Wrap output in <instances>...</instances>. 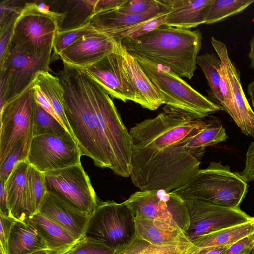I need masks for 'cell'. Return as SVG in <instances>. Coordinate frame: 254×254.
Instances as JSON below:
<instances>
[{
	"instance_id": "1",
	"label": "cell",
	"mask_w": 254,
	"mask_h": 254,
	"mask_svg": "<svg viewBox=\"0 0 254 254\" xmlns=\"http://www.w3.org/2000/svg\"><path fill=\"white\" fill-rule=\"evenodd\" d=\"M65 115L82 155L123 177L131 173L132 143L110 96L80 70L64 64L58 73Z\"/></svg>"
},
{
	"instance_id": "2",
	"label": "cell",
	"mask_w": 254,
	"mask_h": 254,
	"mask_svg": "<svg viewBox=\"0 0 254 254\" xmlns=\"http://www.w3.org/2000/svg\"><path fill=\"white\" fill-rule=\"evenodd\" d=\"M207 123L163 112L131 128L133 184L140 190L170 191L191 180L204 154L188 151L185 145Z\"/></svg>"
},
{
	"instance_id": "3",
	"label": "cell",
	"mask_w": 254,
	"mask_h": 254,
	"mask_svg": "<svg viewBox=\"0 0 254 254\" xmlns=\"http://www.w3.org/2000/svg\"><path fill=\"white\" fill-rule=\"evenodd\" d=\"M202 40L199 29L162 26L134 39H123L121 43L131 55L162 64L181 78L191 79L197 69Z\"/></svg>"
},
{
	"instance_id": "4",
	"label": "cell",
	"mask_w": 254,
	"mask_h": 254,
	"mask_svg": "<svg viewBox=\"0 0 254 254\" xmlns=\"http://www.w3.org/2000/svg\"><path fill=\"white\" fill-rule=\"evenodd\" d=\"M132 56L161 94L166 105L163 112L197 120L224 110L221 106L196 91L168 67L137 55Z\"/></svg>"
},
{
	"instance_id": "5",
	"label": "cell",
	"mask_w": 254,
	"mask_h": 254,
	"mask_svg": "<svg viewBox=\"0 0 254 254\" xmlns=\"http://www.w3.org/2000/svg\"><path fill=\"white\" fill-rule=\"evenodd\" d=\"M247 182L228 165L212 162L189 182L172 190L182 199H194L216 205L239 207L247 192Z\"/></svg>"
},
{
	"instance_id": "6",
	"label": "cell",
	"mask_w": 254,
	"mask_h": 254,
	"mask_svg": "<svg viewBox=\"0 0 254 254\" xmlns=\"http://www.w3.org/2000/svg\"><path fill=\"white\" fill-rule=\"evenodd\" d=\"M65 16L42 10L36 3H26L14 25L12 45L33 55L53 49Z\"/></svg>"
},
{
	"instance_id": "7",
	"label": "cell",
	"mask_w": 254,
	"mask_h": 254,
	"mask_svg": "<svg viewBox=\"0 0 254 254\" xmlns=\"http://www.w3.org/2000/svg\"><path fill=\"white\" fill-rule=\"evenodd\" d=\"M47 192L74 210L90 217L98 200L81 164L44 173Z\"/></svg>"
},
{
	"instance_id": "8",
	"label": "cell",
	"mask_w": 254,
	"mask_h": 254,
	"mask_svg": "<svg viewBox=\"0 0 254 254\" xmlns=\"http://www.w3.org/2000/svg\"><path fill=\"white\" fill-rule=\"evenodd\" d=\"M34 82L0 111V164L19 141L29 151L33 137Z\"/></svg>"
},
{
	"instance_id": "9",
	"label": "cell",
	"mask_w": 254,
	"mask_h": 254,
	"mask_svg": "<svg viewBox=\"0 0 254 254\" xmlns=\"http://www.w3.org/2000/svg\"><path fill=\"white\" fill-rule=\"evenodd\" d=\"M123 203L134 217L161 220L181 228L186 233L189 229V215L184 200L172 191L140 190Z\"/></svg>"
},
{
	"instance_id": "10",
	"label": "cell",
	"mask_w": 254,
	"mask_h": 254,
	"mask_svg": "<svg viewBox=\"0 0 254 254\" xmlns=\"http://www.w3.org/2000/svg\"><path fill=\"white\" fill-rule=\"evenodd\" d=\"M134 218L123 203L98 201L89 217L86 235L116 248L134 236Z\"/></svg>"
},
{
	"instance_id": "11",
	"label": "cell",
	"mask_w": 254,
	"mask_h": 254,
	"mask_svg": "<svg viewBox=\"0 0 254 254\" xmlns=\"http://www.w3.org/2000/svg\"><path fill=\"white\" fill-rule=\"evenodd\" d=\"M211 44L221 60L229 89L222 96L221 106L246 135L254 139V112L243 89L239 71L231 60L226 45L211 37Z\"/></svg>"
},
{
	"instance_id": "12",
	"label": "cell",
	"mask_w": 254,
	"mask_h": 254,
	"mask_svg": "<svg viewBox=\"0 0 254 254\" xmlns=\"http://www.w3.org/2000/svg\"><path fill=\"white\" fill-rule=\"evenodd\" d=\"M190 226L186 234L193 240L200 236L254 220L239 207L220 206L194 199H185Z\"/></svg>"
},
{
	"instance_id": "13",
	"label": "cell",
	"mask_w": 254,
	"mask_h": 254,
	"mask_svg": "<svg viewBox=\"0 0 254 254\" xmlns=\"http://www.w3.org/2000/svg\"><path fill=\"white\" fill-rule=\"evenodd\" d=\"M79 70L101 85L111 97L136 103V90L125 64L121 42L115 51Z\"/></svg>"
},
{
	"instance_id": "14",
	"label": "cell",
	"mask_w": 254,
	"mask_h": 254,
	"mask_svg": "<svg viewBox=\"0 0 254 254\" xmlns=\"http://www.w3.org/2000/svg\"><path fill=\"white\" fill-rule=\"evenodd\" d=\"M81 155L75 140L45 134L33 137L26 160L44 173L79 164Z\"/></svg>"
},
{
	"instance_id": "15",
	"label": "cell",
	"mask_w": 254,
	"mask_h": 254,
	"mask_svg": "<svg viewBox=\"0 0 254 254\" xmlns=\"http://www.w3.org/2000/svg\"><path fill=\"white\" fill-rule=\"evenodd\" d=\"M52 50L33 55L12 44L8 57L0 69L7 80L5 104L26 89L34 81L38 72L49 71Z\"/></svg>"
},
{
	"instance_id": "16",
	"label": "cell",
	"mask_w": 254,
	"mask_h": 254,
	"mask_svg": "<svg viewBox=\"0 0 254 254\" xmlns=\"http://www.w3.org/2000/svg\"><path fill=\"white\" fill-rule=\"evenodd\" d=\"M120 42L98 31L84 35L59 56L64 64L81 69L115 51Z\"/></svg>"
},
{
	"instance_id": "17",
	"label": "cell",
	"mask_w": 254,
	"mask_h": 254,
	"mask_svg": "<svg viewBox=\"0 0 254 254\" xmlns=\"http://www.w3.org/2000/svg\"><path fill=\"white\" fill-rule=\"evenodd\" d=\"M167 7L165 26L190 29L205 24L214 0H164Z\"/></svg>"
},
{
	"instance_id": "18",
	"label": "cell",
	"mask_w": 254,
	"mask_h": 254,
	"mask_svg": "<svg viewBox=\"0 0 254 254\" xmlns=\"http://www.w3.org/2000/svg\"><path fill=\"white\" fill-rule=\"evenodd\" d=\"M38 212L63 227L78 239L86 236L90 217L74 210L50 193L47 192L45 194Z\"/></svg>"
},
{
	"instance_id": "19",
	"label": "cell",
	"mask_w": 254,
	"mask_h": 254,
	"mask_svg": "<svg viewBox=\"0 0 254 254\" xmlns=\"http://www.w3.org/2000/svg\"><path fill=\"white\" fill-rule=\"evenodd\" d=\"M125 64L136 92V103L143 108L154 111L164 104L163 99L152 81L145 73L136 59L122 45Z\"/></svg>"
},
{
	"instance_id": "20",
	"label": "cell",
	"mask_w": 254,
	"mask_h": 254,
	"mask_svg": "<svg viewBox=\"0 0 254 254\" xmlns=\"http://www.w3.org/2000/svg\"><path fill=\"white\" fill-rule=\"evenodd\" d=\"M134 218L135 231L133 238L156 245L175 244L190 239L181 228L164 221L141 217Z\"/></svg>"
},
{
	"instance_id": "21",
	"label": "cell",
	"mask_w": 254,
	"mask_h": 254,
	"mask_svg": "<svg viewBox=\"0 0 254 254\" xmlns=\"http://www.w3.org/2000/svg\"><path fill=\"white\" fill-rule=\"evenodd\" d=\"M29 164L19 162L5 184L12 218L27 222L30 217L27 204L26 177Z\"/></svg>"
},
{
	"instance_id": "22",
	"label": "cell",
	"mask_w": 254,
	"mask_h": 254,
	"mask_svg": "<svg viewBox=\"0 0 254 254\" xmlns=\"http://www.w3.org/2000/svg\"><path fill=\"white\" fill-rule=\"evenodd\" d=\"M204 248L195 246L190 239L175 244L156 245L132 237L117 246L112 254H202Z\"/></svg>"
},
{
	"instance_id": "23",
	"label": "cell",
	"mask_w": 254,
	"mask_h": 254,
	"mask_svg": "<svg viewBox=\"0 0 254 254\" xmlns=\"http://www.w3.org/2000/svg\"><path fill=\"white\" fill-rule=\"evenodd\" d=\"M159 14H132L123 12L118 7L91 14L85 20L88 21L95 30L110 35L117 30L137 24Z\"/></svg>"
},
{
	"instance_id": "24",
	"label": "cell",
	"mask_w": 254,
	"mask_h": 254,
	"mask_svg": "<svg viewBox=\"0 0 254 254\" xmlns=\"http://www.w3.org/2000/svg\"><path fill=\"white\" fill-rule=\"evenodd\" d=\"M49 249L37 229L29 222L16 221L8 241V254H29Z\"/></svg>"
},
{
	"instance_id": "25",
	"label": "cell",
	"mask_w": 254,
	"mask_h": 254,
	"mask_svg": "<svg viewBox=\"0 0 254 254\" xmlns=\"http://www.w3.org/2000/svg\"><path fill=\"white\" fill-rule=\"evenodd\" d=\"M34 82L46 96L60 122L74 138L65 115L64 105V91L59 78L49 71H41L37 74Z\"/></svg>"
},
{
	"instance_id": "26",
	"label": "cell",
	"mask_w": 254,
	"mask_h": 254,
	"mask_svg": "<svg viewBox=\"0 0 254 254\" xmlns=\"http://www.w3.org/2000/svg\"><path fill=\"white\" fill-rule=\"evenodd\" d=\"M27 222L37 229L49 249L58 248L81 240L39 212L31 216Z\"/></svg>"
},
{
	"instance_id": "27",
	"label": "cell",
	"mask_w": 254,
	"mask_h": 254,
	"mask_svg": "<svg viewBox=\"0 0 254 254\" xmlns=\"http://www.w3.org/2000/svg\"><path fill=\"white\" fill-rule=\"evenodd\" d=\"M254 232V220L201 235L191 241L200 248L230 246Z\"/></svg>"
},
{
	"instance_id": "28",
	"label": "cell",
	"mask_w": 254,
	"mask_h": 254,
	"mask_svg": "<svg viewBox=\"0 0 254 254\" xmlns=\"http://www.w3.org/2000/svg\"><path fill=\"white\" fill-rule=\"evenodd\" d=\"M227 138L221 121L216 117H211L206 126L187 141L185 148L189 151L204 154L207 147L225 141Z\"/></svg>"
},
{
	"instance_id": "29",
	"label": "cell",
	"mask_w": 254,
	"mask_h": 254,
	"mask_svg": "<svg viewBox=\"0 0 254 254\" xmlns=\"http://www.w3.org/2000/svg\"><path fill=\"white\" fill-rule=\"evenodd\" d=\"M221 63L217 55L208 52L198 55L197 59V64L201 69L209 87L208 93L220 106L222 102L220 88Z\"/></svg>"
},
{
	"instance_id": "30",
	"label": "cell",
	"mask_w": 254,
	"mask_h": 254,
	"mask_svg": "<svg viewBox=\"0 0 254 254\" xmlns=\"http://www.w3.org/2000/svg\"><path fill=\"white\" fill-rule=\"evenodd\" d=\"M45 134L56 136L68 140H75L57 119L35 100L33 136Z\"/></svg>"
},
{
	"instance_id": "31",
	"label": "cell",
	"mask_w": 254,
	"mask_h": 254,
	"mask_svg": "<svg viewBox=\"0 0 254 254\" xmlns=\"http://www.w3.org/2000/svg\"><path fill=\"white\" fill-rule=\"evenodd\" d=\"M46 193L44 173L29 164L26 177V195L30 217L39 212Z\"/></svg>"
},
{
	"instance_id": "32",
	"label": "cell",
	"mask_w": 254,
	"mask_h": 254,
	"mask_svg": "<svg viewBox=\"0 0 254 254\" xmlns=\"http://www.w3.org/2000/svg\"><path fill=\"white\" fill-rule=\"evenodd\" d=\"M254 2V0H214L210 5L205 24H212L237 14Z\"/></svg>"
},
{
	"instance_id": "33",
	"label": "cell",
	"mask_w": 254,
	"mask_h": 254,
	"mask_svg": "<svg viewBox=\"0 0 254 254\" xmlns=\"http://www.w3.org/2000/svg\"><path fill=\"white\" fill-rule=\"evenodd\" d=\"M166 13H160L155 17L137 24L117 30L110 35L117 41L125 38L134 39L144 35L161 26H164Z\"/></svg>"
},
{
	"instance_id": "34",
	"label": "cell",
	"mask_w": 254,
	"mask_h": 254,
	"mask_svg": "<svg viewBox=\"0 0 254 254\" xmlns=\"http://www.w3.org/2000/svg\"><path fill=\"white\" fill-rule=\"evenodd\" d=\"M97 32L87 21L79 25L62 29L57 34L53 46L55 54L58 55L64 49L84 35Z\"/></svg>"
},
{
	"instance_id": "35",
	"label": "cell",
	"mask_w": 254,
	"mask_h": 254,
	"mask_svg": "<svg viewBox=\"0 0 254 254\" xmlns=\"http://www.w3.org/2000/svg\"><path fill=\"white\" fill-rule=\"evenodd\" d=\"M118 8L132 14L167 12V7L164 0H126Z\"/></svg>"
},
{
	"instance_id": "36",
	"label": "cell",
	"mask_w": 254,
	"mask_h": 254,
	"mask_svg": "<svg viewBox=\"0 0 254 254\" xmlns=\"http://www.w3.org/2000/svg\"><path fill=\"white\" fill-rule=\"evenodd\" d=\"M28 151L21 141L14 145L0 164V181L5 184L16 164L27 160Z\"/></svg>"
},
{
	"instance_id": "37",
	"label": "cell",
	"mask_w": 254,
	"mask_h": 254,
	"mask_svg": "<svg viewBox=\"0 0 254 254\" xmlns=\"http://www.w3.org/2000/svg\"><path fill=\"white\" fill-rule=\"evenodd\" d=\"M115 248L86 235L67 254H112Z\"/></svg>"
},
{
	"instance_id": "38",
	"label": "cell",
	"mask_w": 254,
	"mask_h": 254,
	"mask_svg": "<svg viewBox=\"0 0 254 254\" xmlns=\"http://www.w3.org/2000/svg\"><path fill=\"white\" fill-rule=\"evenodd\" d=\"M17 2L18 1L15 0H3L1 2L0 31L14 25L16 20L25 5H20Z\"/></svg>"
},
{
	"instance_id": "39",
	"label": "cell",
	"mask_w": 254,
	"mask_h": 254,
	"mask_svg": "<svg viewBox=\"0 0 254 254\" xmlns=\"http://www.w3.org/2000/svg\"><path fill=\"white\" fill-rule=\"evenodd\" d=\"M14 25L0 31V69L4 66L12 44Z\"/></svg>"
},
{
	"instance_id": "40",
	"label": "cell",
	"mask_w": 254,
	"mask_h": 254,
	"mask_svg": "<svg viewBox=\"0 0 254 254\" xmlns=\"http://www.w3.org/2000/svg\"><path fill=\"white\" fill-rule=\"evenodd\" d=\"M17 221L0 213V246L8 254V241L11 229Z\"/></svg>"
},
{
	"instance_id": "41",
	"label": "cell",
	"mask_w": 254,
	"mask_h": 254,
	"mask_svg": "<svg viewBox=\"0 0 254 254\" xmlns=\"http://www.w3.org/2000/svg\"><path fill=\"white\" fill-rule=\"evenodd\" d=\"M254 243V232L233 244L224 254H250Z\"/></svg>"
},
{
	"instance_id": "42",
	"label": "cell",
	"mask_w": 254,
	"mask_h": 254,
	"mask_svg": "<svg viewBox=\"0 0 254 254\" xmlns=\"http://www.w3.org/2000/svg\"><path fill=\"white\" fill-rule=\"evenodd\" d=\"M240 174L247 182L254 180V141L248 147L245 168Z\"/></svg>"
},
{
	"instance_id": "43",
	"label": "cell",
	"mask_w": 254,
	"mask_h": 254,
	"mask_svg": "<svg viewBox=\"0 0 254 254\" xmlns=\"http://www.w3.org/2000/svg\"><path fill=\"white\" fill-rule=\"evenodd\" d=\"M126 0H96L91 14L115 9L123 4Z\"/></svg>"
},
{
	"instance_id": "44",
	"label": "cell",
	"mask_w": 254,
	"mask_h": 254,
	"mask_svg": "<svg viewBox=\"0 0 254 254\" xmlns=\"http://www.w3.org/2000/svg\"><path fill=\"white\" fill-rule=\"evenodd\" d=\"M0 182V213L5 216L11 217L5 184Z\"/></svg>"
},
{
	"instance_id": "45",
	"label": "cell",
	"mask_w": 254,
	"mask_h": 254,
	"mask_svg": "<svg viewBox=\"0 0 254 254\" xmlns=\"http://www.w3.org/2000/svg\"><path fill=\"white\" fill-rule=\"evenodd\" d=\"M79 241L77 243L64 246L58 248L40 250L29 254H67L74 248Z\"/></svg>"
},
{
	"instance_id": "46",
	"label": "cell",
	"mask_w": 254,
	"mask_h": 254,
	"mask_svg": "<svg viewBox=\"0 0 254 254\" xmlns=\"http://www.w3.org/2000/svg\"><path fill=\"white\" fill-rule=\"evenodd\" d=\"M0 103L1 111L5 105V99L7 93V80L6 77L4 72H0Z\"/></svg>"
},
{
	"instance_id": "47",
	"label": "cell",
	"mask_w": 254,
	"mask_h": 254,
	"mask_svg": "<svg viewBox=\"0 0 254 254\" xmlns=\"http://www.w3.org/2000/svg\"><path fill=\"white\" fill-rule=\"evenodd\" d=\"M229 246L205 248L202 254H224Z\"/></svg>"
},
{
	"instance_id": "48",
	"label": "cell",
	"mask_w": 254,
	"mask_h": 254,
	"mask_svg": "<svg viewBox=\"0 0 254 254\" xmlns=\"http://www.w3.org/2000/svg\"><path fill=\"white\" fill-rule=\"evenodd\" d=\"M250 51L248 57L250 60V68L254 69V35L253 36L250 42Z\"/></svg>"
},
{
	"instance_id": "49",
	"label": "cell",
	"mask_w": 254,
	"mask_h": 254,
	"mask_svg": "<svg viewBox=\"0 0 254 254\" xmlns=\"http://www.w3.org/2000/svg\"><path fill=\"white\" fill-rule=\"evenodd\" d=\"M247 92L250 96L252 105L254 109V80L248 84Z\"/></svg>"
},
{
	"instance_id": "50",
	"label": "cell",
	"mask_w": 254,
	"mask_h": 254,
	"mask_svg": "<svg viewBox=\"0 0 254 254\" xmlns=\"http://www.w3.org/2000/svg\"><path fill=\"white\" fill-rule=\"evenodd\" d=\"M0 254H7L4 251L3 248L0 246Z\"/></svg>"
},
{
	"instance_id": "51",
	"label": "cell",
	"mask_w": 254,
	"mask_h": 254,
	"mask_svg": "<svg viewBox=\"0 0 254 254\" xmlns=\"http://www.w3.org/2000/svg\"><path fill=\"white\" fill-rule=\"evenodd\" d=\"M252 254H254V243L253 248V250H252Z\"/></svg>"
}]
</instances>
